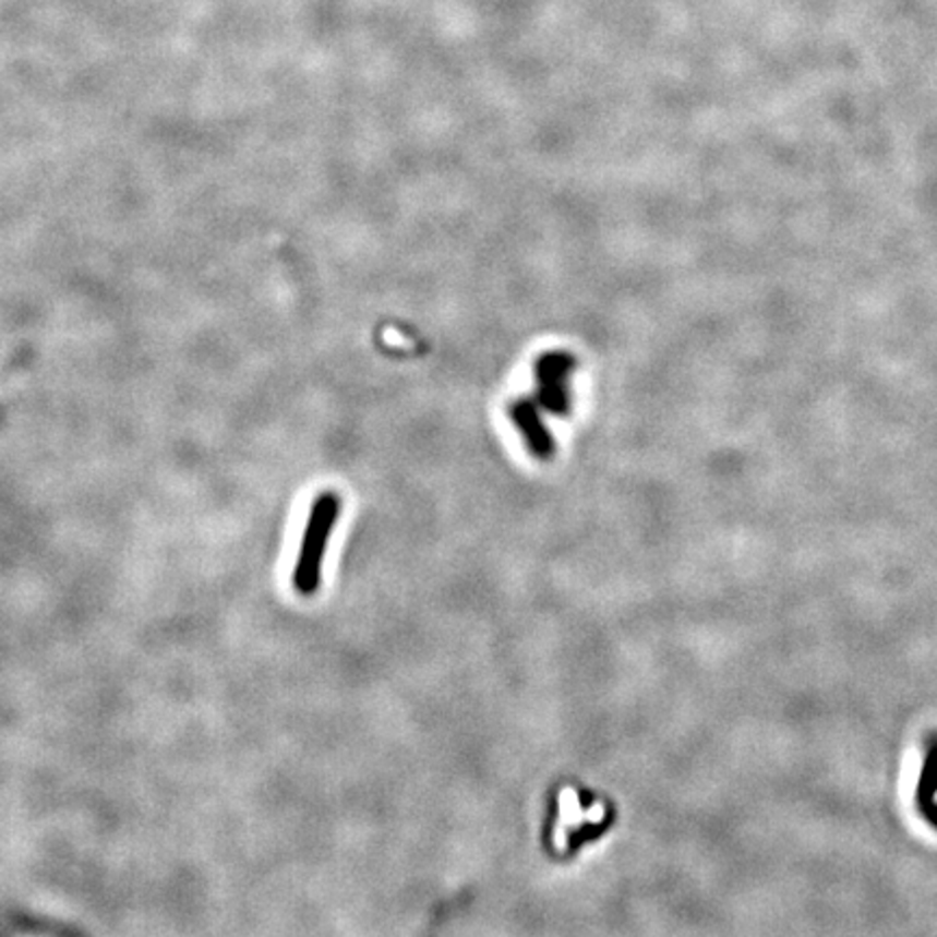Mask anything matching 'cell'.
Masks as SVG:
<instances>
[{"mask_svg": "<svg viewBox=\"0 0 937 937\" xmlns=\"http://www.w3.org/2000/svg\"><path fill=\"white\" fill-rule=\"evenodd\" d=\"M341 504L344 502L337 493L326 491L313 502L309 510L298 561L293 564V573H291V586L302 597H313L320 590L322 564H324L331 534L341 515Z\"/></svg>", "mask_w": 937, "mask_h": 937, "instance_id": "cell-1", "label": "cell"}, {"mask_svg": "<svg viewBox=\"0 0 937 937\" xmlns=\"http://www.w3.org/2000/svg\"><path fill=\"white\" fill-rule=\"evenodd\" d=\"M575 370V361L566 352L543 355L534 365L537 397L543 408L554 415L570 412V386L568 377Z\"/></svg>", "mask_w": 937, "mask_h": 937, "instance_id": "cell-2", "label": "cell"}, {"mask_svg": "<svg viewBox=\"0 0 937 937\" xmlns=\"http://www.w3.org/2000/svg\"><path fill=\"white\" fill-rule=\"evenodd\" d=\"M510 419L537 458L550 460L554 456L556 445H554V439H552V434H550V430L541 417L537 401H532L530 397L513 401L510 404Z\"/></svg>", "mask_w": 937, "mask_h": 937, "instance_id": "cell-3", "label": "cell"}]
</instances>
